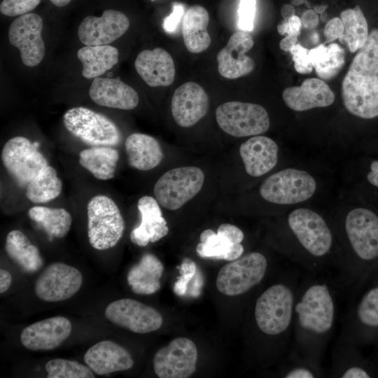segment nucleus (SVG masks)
<instances>
[{
  "label": "nucleus",
  "mask_w": 378,
  "mask_h": 378,
  "mask_svg": "<svg viewBox=\"0 0 378 378\" xmlns=\"http://www.w3.org/2000/svg\"><path fill=\"white\" fill-rule=\"evenodd\" d=\"M309 274L296 292L291 351L320 367L335 325L336 298L330 284Z\"/></svg>",
  "instance_id": "1"
},
{
  "label": "nucleus",
  "mask_w": 378,
  "mask_h": 378,
  "mask_svg": "<svg viewBox=\"0 0 378 378\" xmlns=\"http://www.w3.org/2000/svg\"><path fill=\"white\" fill-rule=\"evenodd\" d=\"M344 107L364 119L378 116V29H372L353 59L342 83Z\"/></svg>",
  "instance_id": "2"
},
{
  "label": "nucleus",
  "mask_w": 378,
  "mask_h": 378,
  "mask_svg": "<svg viewBox=\"0 0 378 378\" xmlns=\"http://www.w3.org/2000/svg\"><path fill=\"white\" fill-rule=\"evenodd\" d=\"M290 232L300 248L299 263L309 274H323L335 270L338 265L330 258L333 234L324 218L309 209L300 208L287 218Z\"/></svg>",
  "instance_id": "3"
},
{
  "label": "nucleus",
  "mask_w": 378,
  "mask_h": 378,
  "mask_svg": "<svg viewBox=\"0 0 378 378\" xmlns=\"http://www.w3.org/2000/svg\"><path fill=\"white\" fill-rule=\"evenodd\" d=\"M296 274L290 272L284 280L267 287L258 297L253 308L255 324L260 332L280 339L291 350L294 304L299 285Z\"/></svg>",
  "instance_id": "4"
},
{
  "label": "nucleus",
  "mask_w": 378,
  "mask_h": 378,
  "mask_svg": "<svg viewBox=\"0 0 378 378\" xmlns=\"http://www.w3.org/2000/svg\"><path fill=\"white\" fill-rule=\"evenodd\" d=\"M87 211L90 245L97 250L115 246L125 230V222L117 204L106 195H96L89 201Z\"/></svg>",
  "instance_id": "5"
},
{
  "label": "nucleus",
  "mask_w": 378,
  "mask_h": 378,
  "mask_svg": "<svg viewBox=\"0 0 378 378\" xmlns=\"http://www.w3.org/2000/svg\"><path fill=\"white\" fill-rule=\"evenodd\" d=\"M268 270L267 258L253 251L225 265L216 277V288L223 294L238 296L249 292L264 279Z\"/></svg>",
  "instance_id": "6"
},
{
  "label": "nucleus",
  "mask_w": 378,
  "mask_h": 378,
  "mask_svg": "<svg viewBox=\"0 0 378 378\" xmlns=\"http://www.w3.org/2000/svg\"><path fill=\"white\" fill-rule=\"evenodd\" d=\"M66 129L92 146H114L121 136L115 124L106 115L82 106L69 109L63 115Z\"/></svg>",
  "instance_id": "7"
},
{
  "label": "nucleus",
  "mask_w": 378,
  "mask_h": 378,
  "mask_svg": "<svg viewBox=\"0 0 378 378\" xmlns=\"http://www.w3.org/2000/svg\"><path fill=\"white\" fill-rule=\"evenodd\" d=\"M204 174L197 167H181L165 172L155 183V198L162 207L176 210L202 189Z\"/></svg>",
  "instance_id": "8"
},
{
  "label": "nucleus",
  "mask_w": 378,
  "mask_h": 378,
  "mask_svg": "<svg viewBox=\"0 0 378 378\" xmlns=\"http://www.w3.org/2000/svg\"><path fill=\"white\" fill-rule=\"evenodd\" d=\"M316 189V181L308 172L287 168L267 178L259 191L261 197L267 202L293 204L309 200Z\"/></svg>",
  "instance_id": "9"
},
{
  "label": "nucleus",
  "mask_w": 378,
  "mask_h": 378,
  "mask_svg": "<svg viewBox=\"0 0 378 378\" xmlns=\"http://www.w3.org/2000/svg\"><path fill=\"white\" fill-rule=\"evenodd\" d=\"M216 119L225 132L235 137L256 136L267 132L270 127L265 108L252 103H223L216 110Z\"/></svg>",
  "instance_id": "10"
},
{
  "label": "nucleus",
  "mask_w": 378,
  "mask_h": 378,
  "mask_svg": "<svg viewBox=\"0 0 378 378\" xmlns=\"http://www.w3.org/2000/svg\"><path fill=\"white\" fill-rule=\"evenodd\" d=\"M2 162L18 186H27L46 167L44 155L23 136L9 139L1 153Z\"/></svg>",
  "instance_id": "11"
},
{
  "label": "nucleus",
  "mask_w": 378,
  "mask_h": 378,
  "mask_svg": "<svg viewBox=\"0 0 378 378\" xmlns=\"http://www.w3.org/2000/svg\"><path fill=\"white\" fill-rule=\"evenodd\" d=\"M344 230L355 257L363 262L378 258V216L371 210L356 208L346 214Z\"/></svg>",
  "instance_id": "12"
},
{
  "label": "nucleus",
  "mask_w": 378,
  "mask_h": 378,
  "mask_svg": "<svg viewBox=\"0 0 378 378\" xmlns=\"http://www.w3.org/2000/svg\"><path fill=\"white\" fill-rule=\"evenodd\" d=\"M197 349L187 337H177L155 354L153 365L160 378H188L196 370Z\"/></svg>",
  "instance_id": "13"
},
{
  "label": "nucleus",
  "mask_w": 378,
  "mask_h": 378,
  "mask_svg": "<svg viewBox=\"0 0 378 378\" xmlns=\"http://www.w3.org/2000/svg\"><path fill=\"white\" fill-rule=\"evenodd\" d=\"M104 314L112 323L136 333L155 331L163 323L162 315L155 308L130 298L109 303Z\"/></svg>",
  "instance_id": "14"
},
{
  "label": "nucleus",
  "mask_w": 378,
  "mask_h": 378,
  "mask_svg": "<svg viewBox=\"0 0 378 378\" xmlns=\"http://www.w3.org/2000/svg\"><path fill=\"white\" fill-rule=\"evenodd\" d=\"M42 30L43 20L34 13L20 15L9 27V43L20 50L21 59L27 66H37L44 57Z\"/></svg>",
  "instance_id": "15"
},
{
  "label": "nucleus",
  "mask_w": 378,
  "mask_h": 378,
  "mask_svg": "<svg viewBox=\"0 0 378 378\" xmlns=\"http://www.w3.org/2000/svg\"><path fill=\"white\" fill-rule=\"evenodd\" d=\"M83 276L74 267L63 262L48 265L35 283V293L46 302H59L74 295L81 287Z\"/></svg>",
  "instance_id": "16"
},
{
  "label": "nucleus",
  "mask_w": 378,
  "mask_h": 378,
  "mask_svg": "<svg viewBox=\"0 0 378 378\" xmlns=\"http://www.w3.org/2000/svg\"><path fill=\"white\" fill-rule=\"evenodd\" d=\"M244 238V234L238 227L223 223L218 227L217 233L211 229L201 233L196 252L202 258L232 261L244 253L241 244Z\"/></svg>",
  "instance_id": "17"
},
{
  "label": "nucleus",
  "mask_w": 378,
  "mask_h": 378,
  "mask_svg": "<svg viewBox=\"0 0 378 378\" xmlns=\"http://www.w3.org/2000/svg\"><path fill=\"white\" fill-rule=\"evenodd\" d=\"M129 27L130 20L125 14L108 9L101 17H85L78 27V36L85 46L108 45L122 36Z\"/></svg>",
  "instance_id": "18"
},
{
  "label": "nucleus",
  "mask_w": 378,
  "mask_h": 378,
  "mask_svg": "<svg viewBox=\"0 0 378 378\" xmlns=\"http://www.w3.org/2000/svg\"><path fill=\"white\" fill-rule=\"evenodd\" d=\"M253 38L248 31L241 30L234 32L216 56L218 71L220 76L235 79L252 72L255 62L246 53L253 48Z\"/></svg>",
  "instance_id": "19"
},
{
  "label": "nucleus",
  "mask_w": 378,
  "mask_h": 378,
  "mask_svg": "<svg viewBox=\"0 0 378 378\" xmlns=\"http://www.w3.org/2000/svg\"><path fill=\"white\" fill-rule=\"evenodd\" d=\"M209 97L198 83L188 81L174 91L171 110L175 122L181 127H190L207 113Z\"/></svg>",
  "instance_id": "20"
},
{
  "label": "nucleus",
  "mask_w": 378,
  "mask_h": 378,
  "mask_svg": "<svg viewBox=\"0 0 378 378\" xmlns=\"http://www.w3.org/2000/svg\"><path fill=\"white\" fill-rule=\"evenodd\" d=\"M71 329V323L68 318L51 317L24 328L20 334V342L29 350H52L70 336Z\"/></svg>",
  "instance_id": "21"
},
{
  "label": "nucleus",
  "mask_w": 378,
  "mask_h": 378,
  "mask_svg": "<svg viewBox=\"0 0 378 378\" xmlns=\"http://www.w3.org/2000/svg\"><path fill=\"white\" fill-rule=\"evenodd\" d=\"M136 72L150 87H166L173 83L176 69L170 54L162 48L144 50L137 55Z\"/></svg>",
  "instance_id": "22"
},
{
  "label": "nucleus",
  "mask_w": 378,
  "mask_h": 378,
  "mask_svg": "<svg viewBox=\"0 0 378 378\" xmlns=\"http://www.w3.org/2000/svg\"><path fill=\"white\" fill-rule=\"evenodd\" d=\"M286 105L293 111H304L317 107L330 106L335 94L322 79H306L300 86L286 88L282 92Z\"/></svg>",
  "instance_id": "23"
},
{
  "label": "nucleus",
  "mask_w": 378,
  "mask_h": 378,
  "mask_svg": "<svg viewBox=\"0 0 378 378\" xmlns=\"http://www.w3.org/2000/svg\"><path fill=\"white\" fill-rule=\"evenodd\" d=\"M84 361L98 375L127 370L134 365L129 351L110 340L101 341L91 346L84 355Z\"/></svg>",
  "instance_id": "24"
},
{
  "label": "nucleus",
  "mask_w": 378,
  "mask_h": 378,
  "mask_svg": "<svg viewBox=\"0 0 378 378\" xmlns=\"http://www.w3.org/2000/svg\"><path fill=\"white\" fill-rule=\"evenodd\" d=\"M89 95L96 104L113 108L131 110L139 104L137 92L123 81L97 77L92 80Z\"/></svg>",
  "instance_id": "25"
},
{
  "label": "nucleus",
  "mask_w": 378,
  "mask_h": 378,
  "mask_svg": "<svg viewBox=\"0 0 378 378\" xmlns=\"http://www.w3.org/2000/svg\"><path fill=\"white\" fill-rule=\"evenodd\" d=\"M279 148L272 139L254 136L239 148V154L247 174L258 177L272 170L278 162Z\"/></svg>",
  "instance_id": "26"
},
{
  "label": "nucleus",
  "mask_w": 378,
  "mask_h": 378,
  "mask_svg": "<svg viewBox=\"0 0 378 378\" xmlns=\"http://www.w3.org/2000/svg\"><path fill=\"white\" fill-rule=\"evenodd\" d=\"M141 214L140 225L130 233L131 241L139 246H146L149 242H156L169 232L166 220L162 217L159 203L155 198L144 195L137 203Z\"/></svg>",
  "instance_id": "27"
},
{
  "label": "nucleus",
  "mask_w": 378,
  "mask_h": 378,
  "mask_svg": "<svg viewBox=\"0 0 378 378\" xmlns=\"http://www.w3.org/2000/svg\"><path fill=\"white\" fill-rule=\"evenodd\" d=\"M164 271L162 262L153 254H144L127 275L132 290L139 295H151L160 289V278Z\"/></svg>",
  "instance_id": "28"
},
{
  "label": "nucleus",
  "mask_w": 378,
  "mask_h": 378,
  "mask_svg": "<svg viewBox=\"0 0 378 378\" xmlns=\"http://www.w3.org/2000/svg\"><path fill=\"white\" fill-rule=\"evenodd\" d=\"M125 148L130 166L141 171L155 168L164 157L159 142L145 134H130L125 140Z\"/></svg>",
  "instance_id": "29"
},
{
  "label": "nucleus",
  "mask_w": 378,
  "mask_h": 378,
  "mask_svg": "<svg viewBox=\"0 0 378 378\" xmlns=\"http://www.w3.org/2000/svg\"><path fill=\"white\" fill-rule=\"evenodd\" d=\"M209 15L205 8L200 5L190 7L184 13L182 22V35L186 49L192 53H200L211 44L207 31Z\"/></svg>",
  "instance_id": "30"
},
{
  "label": "nucleus",
  "mask_w": 378,
  "mask_h": 378,
  "mask_svg": "<svg viewBox=\"0 0 378 378\" xmlns=\"http://www.w3.org/2000/svg\"><path fill=\"white\" fill-rule=\"evenodd\" d=\"M77 57L83 64L82 76L95 78L111 69L118 62V50L109 45L85 46L80 48Z\"/></svg>",
  "instance_id": "31"
},
{
  "label": "nucleus",
  "mask_w": 378,
  "mask_h": 378,
  "mask_svg": "<svg viewBox=\"0 0 378 378\" xmlns=\"http://www.w3.org/2000/svg\"><path fill=\"white\" fill-rule=\"evenodd\" d=\"M5 250L9 258L26 272H35L43 266V259L38 248L18 230L8 233Z\"/></svg>",
  "instance_id": "32"
},
{
  "label": "nucleus",
  "mask_w": 378,
  "mask_h": 378,
  "mask_svg": "<svg viewBox=\"0 0 378 378\" xmlns=\"http://www.w3.org/2000/svg\"><path fill=\"white\" fill-rule=\"evenodd\" d=\"M118 160L119 153L112 146H92L79 154L80 164L103 181L114 176Z\"/></svg>",
  "instance_id": "33"
},
{
  "label": "nucleus",
  "mask_w": 378,
  "mask_h": 378,
  "mask_svg": "<svg viewBox=\"0 0 378 378\" xmlns=\"http://www.w3.org/2000/svg\"><path fill=\"white\" fill-rule=\"evenodd\" d=\"M340 19L344 25V33L338 39L345 43L351 52L358 50L368 38L367 20L358 5L343 10Z\"/></svg>",
  "instance_id": "34"
},
{
  "label": "nucleus",
  "mask_w": 378,
  "mask_h": 378,
  "mask_svg": "<svg viewBox=\"0 0 378 378\" xmlns=\"http://www.w3.org/2000/svg\"><path fill=\"white\" fill-rule=\"evenodd\" d=\"M28 214L29 218L41 225L50 236L58 239L66 235L71 225V214L62 208L36 206L29 210Z\"/></svg>",
  "instance_id": "35"
},
{
  "label": "nucleus",
  "mask_w": 378,
  "mask_h": 378,
  "mask_svg": "<svg viewBox=\"0 0 378 378\" xmlns=\"http://www.w3.org/2000/svg\"><path fill=\"white\" fill-rule=\"evenodd\" d=\"M62 189L57 171L48 165L27 186L25 195L33 203H46L58 197Z\"/></svg>",
  "instance_id": "36"
},
{
  "label": "nucleus",
  "mask_w": 378,
  "mask_h": 378,
  "mask_svg": "<svg viewBox=\"0 0 378 378\" xmlns=\"http://www.w3.org/2000/svg\"><path fill=\"white\" fill-rule=\"evenodd\" d=\"M178 270L180 276L174 284V293L179 297L198 298L204 285V277L196 263L190 258H184Z\"/></svg>",
  "instance_id": "37"
},
{
  "label": "nucleus",
  "mask_w": 378,
  "mask_h": 378,
  "mask_svg": "<svg viewBox=\"0 0 378 378\" xmlns=\"http://www.w3.org/2000/svg\"><path fill=\"white\" fill-rule=\"evenodd\" d=\"M48 378H94L89 367L75 360L55 358L46 365Z\"/></svg>",
  "instance_id": "38"
},
{
  "label": "nucleus",
  "mask_w": 378,
  "mask_h": 378,
  "mask_svg": "<svg viewBox=\"0 0 378 378\" xmlns=\"http://www.w3.org/2000/svg\"><path fill=\"white\" fill-rule=\"evenodd\" d=\"M356 318L363 326L378 327V286L367 291L358 303Z\"/></svg>",
  "instance_id": "39"
},
{
  "label": "nucleus",
  "mask_w": 378,
  "mask_h": 378,
  "mask_svg": "<svg viewBox=\"0 0 378 378\" xmlns=\"http://www.w3.org/2000/svg\"><path fill=\"white\" fill-rule=\"evenodd\" d=\"M328 48L329 55L327 59L314 66L317 76L323 80L335 77L344 65L345 61V51L339 44L330 43Z\"/></svg>",
  "instance_id": "40"
},
{
  "label": "nucleus",
  "mask_w": 378,
  "mask_h": 378,
  "mask_svg": "<svg viewBox=\"0 0 378 378\" xmlns=\"http://www.w3.org/2000/svg\"><path fill=\"white\" fill-rule=\"evenodd\" d=\"M293 352V351H292ZM294 353V352H293ZM295 354V353H294ZM296 360L289 365L288 369L284 374L285 378H314L319 376L320 367L310 363L301 358L296 354Z\"/></svg>",
  "instance_id": "41"
},
{
  "label": "nucleus",
  "mask_w": 378,
  "mask_h": 378,
  "mask_svg": "<svg viewBox=\"0 0 378 378\" xmlns=\"http://www.w3.org/2000/svg\"><path fill=\"white\" fill-rule=\"evenodd\" d=\"M41 0H3L0 4L1 13L14 17L28 13L35 8Z\"/></svg>",
  "instance_id": "42"
},
{
  "label": "nucleus",
  "mask_w": 378,
  "mask_h": 378,
  "mask_svg": "<svg viewBox=\"0 0 378 378\" xmlns=\"http://www.w3.org/2000/svg\"><path fill=\"white\" fill-rule=\"evenodd\" d=\"M256 10L255 0H240L238 8V27L245 31L253 29V21Z\"/></svg>",
  "instance_id": "43"
},
{
  "label": "nucleus",
  "mask_w": 378,
  "mask_h": 378,
  "mask_svg": "<svg viewBox=\"0 0 378 378\" xmlns=\"http://www.w3.org/2000/svg\"><path fill=\"white\" fill-rule=\"evenodd\" d=\"M309 49L298 43L289 52L293 57L295 69L299 74H308L313 70L314 67L309 59Z\"/></svg>",
  "instance_id": "44"
},
{
  "label": "nucleus",
  "mask_w": 378,
  "mask_h": 378,
  "mask_svg": "<svg viewBox=\"0 0 378 378\" xmlns=\"http://www.w3.org/2000/svg\"><path fill=\"white\" fill-rule=\"evenodd\" d=\"M344 33V25L340 18L330 20L326 24L323 34L326 38L324 44L330 43L338 39Z\"/></svg>",
  "instance_id": "45"
},
{
  "label": "nucleus",
  "mask_w": 378,
  "mask_h": 378,
  "mask_svg": "<svg viewBox=\"0 0 378 378\" xmlns=\"http://www.w3.org/2000/svg\"><path fill=\"white\" fill-rule=\"evenodd\" d=\"M184 15V7L181 4L176 3L173 5L172 13L166 17L163 21V29L167 33L172 34L176 29Z\"/></svg>",
  "instance_id": "46"
},
{
  "label": "nucleus",
  "mask_w": 378,
  "mask_h": 378,
  "mask_svg": "<svg viewBox=\"0 0 378 378\" xmlns=\"http://www.w3.org/2000/svg\"><path fill=\"white\" fill-rule=\"evenodd\" d=\"M301 27V20L297 15H294L288 20H283L276 27L279 34L294 36H298Z\"/></svg>",
  "instance_id": "47"
},
{
  "label": "nucleus",
  "mask_w": 378,
  "mask_h": 378,
  "mask_svg": "<svg viewBox=\"0 0 378 378\" xmlns=\"http://www.w3.org/2000/svg\"><path fill=\"white\" fill-rule=\"evenodd\" d=\"M300 20L302 26L308 29H315L319 23L318 14L314 9L306 10Z\"/></svg>",
  "instance_id": "48"
},
{
  "label": "nucleus",
  "mask_w": 378,
  "mask_h": 378,
  "mask_svg": "<svg viewBox=\"0 0 378 378\" xmlns=\"http://www.w3.org/2000/svg\"><path fill=\"white\" fill-rule=\"evenodd\" d=\"M12 276L10 272L1 269L0 270V293H4L8 290L11 285Z\"/></svg>",
  "instance_id": "49"
},
{
  "label": "nucleus",
  "mask_w": 378,
  "mask_h": 378,
  "mask_svg": "<svg viewBox=\"0 0 378 378\" xmlns=\"http://www.w3.org/2000/svg\"><path fill=\"white\" fill-rule=\"evenodd\" d=\"M298 43V36H286L279 42V48L283 51L289 52L293 46Z\"/></svg>",
  "instance_id": "50"
},
{
  "label": "nucleus",
  "mask_w": 378,
  "mask_h": 378,
  "mask_svg": "<svg viewBox=\"0 0 378 378\" xmlns=\"http://www.w3.org/2000/svg\"><path fill=\"white\" fill-rule=\"evenodd\" d=\"M370 172L367 175L368 181L373 186L378 187V160L370 164Z\"/></svg>",
  "instance_id": "51"
},
{
  "label": "nucleus",
  "mask_w": 378,
  "mask_h": 378,
  "mask_svg": "<svg viewBox=\"0 0 378 378\" xmlns=\"http://www.w3.org/2000/svg\"><path fill=\"white\" fill-rule=\"evenodd\" d=\"M281 15L284 20H288L295 15V10L292 4H284L281 8Z\"/></svg>",
  "instance_id": "52"
},
{
  "label": "nucleus",
  "mask_w": 378,
  "mask_h": 378,
  "mask_svg": "<svg viewBox=\"0 0 378 378\" xmlns=\"http://www.w3.org/2000/svg\"><path fill=\"white\" fill-rule=\"evenodd\" d=\"M52 4L57 7L66 6L71 0H50Z\"/></svg>",
  "instance_id": "53"
},
{
  "label": "nucleus",
  "mask_w": 378,
  "mask_h": 378,
  "mask_svg": "<svg viewBox=\"0 0 378 378\" xmlns=\"http://www.w3.org/2000/svg\"><path fill=\"white\" fill-rule=\"evenodd\" d=\"M328 5H314L313 8L318 14H322L327 9Z\"/></svg>",
  "instance_id": "54"
},
{
  "label": "nucleus",
  "mask_w": 378,
  "mask_h": 378,
  "mask_svg": "<svg viewBox=\"0 0 378 378\" xmlns=\"http://www.w3.org/2000/svg\"><path fill=\"white\" fill-rule=\"evenodd\" d=\"M305 0H291L290 4L293 6H300L302 4H304Z\"/></svg>",
  "instance_id": "55"
},
{
  "label": "nucleus",
  "mask_w": 378,
  "mask_h": 378,
  "mask_svg": "<svg viewBox=\"0 0 378 378\" xmlns=\"http://www.w3.org/2000/svg\"><path fill=\"white\" fill-rule=\"evenodd\" d=\"M304 3H305L306 6H308V8H311V6H310V4H309V1L305 0Z\"/></svg>",
  "instance_id": "56"
}]
</instances>
